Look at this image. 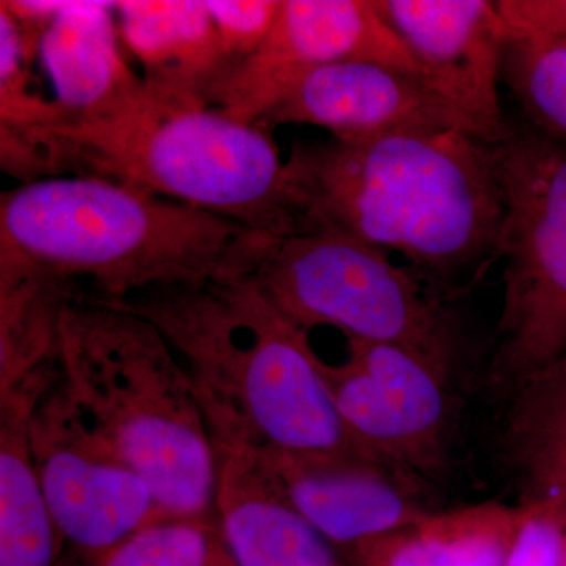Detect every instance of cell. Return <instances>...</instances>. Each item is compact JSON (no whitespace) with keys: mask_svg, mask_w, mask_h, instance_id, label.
Instances as JSON below:
<instances>
[{"mask_svg":"<svg viewBox=\"0 0 566 566\" xmlns=\"http://www.w3.org/2000/svg\"><path fill=\"white\" fill-rule=\"evenodd\" d=\"M259 125L268 132L281 125L318 126L338 140L463 133L490 144L472 118L438 95L422 77L363 61L312 71Z\"/></svg>","mask_w":566,"mask_h":566,"instance_id":"11","label":"cell"},{"mask_svg":"<svg viewBox=\"0 0 566 566\" xmlns=\"http://www.w3.org/2000/svg\"><path fill=\"white\" fill-rule=\"evenodd\" d=\"M253 457L275 490L333 545L354 549L430 512L419 504L408 474L374 458Z\"/></svg>","mask_w":566,"mask_h":566,"instance_id":"13","label":"cell"},{"mask_svg":"<svg viewBox=\"0 0 566 566\" xmlns=\"http://www.w3.org/2000/svg\"><path fill=\"white\" fill-rule=\"evenodd\" d=\"M29 438L55 526L92 560L155 523L150 488L112 450L73 394L32 416Z\"/></svg>","mask_w":566,"mask_h":566,"instance_id":"10","label":"cell"},{"mask_svg":"<svg viewBox=\"0 0 566 566\" xmlns=\"http://www.w3.org/2000/svg\"><path fill=\"white\" fill-rule=\"evenodd\" d=\"M22 180L88 175L283 237L296 227L271 132L142 81L102 114L2 134Z\"/></svg>","mask_w":566,"mask_h":566,"instance_id":"2","label":"cell"},{"mask_svg":"<svg viewBox=\"0 0 566 566\" xmlns=\"http://www.w3.org/2000/svg\"><path fill=\"white\" fill-rule=\"evenodd\" d=\"M491 150L504 202L494 368L517 386L566 357V147L524 126Z\"/></svg>","mask_w":566,"mask_h":566,"instance_id":"6","label":"cell"},{"mask_svg":"<svg viewBox=\"0 0 566 566\" xmlns=\"http://www.w3.org/2000/svg\"><path fill=\"white\" fill-rule=\"evenodd\" d=\"M134 308L207 385H222L260 452L368 457L338 415L308 329L251 275L159 290Z\"/></svg>","mask_w":566,"mask_h":566,"instance_id":"4","label":"cell"},{"mask_svg":"<svg viewBox=\"0 0 566 566\" xmlns=\"http://www.w3.org/2000/svg\"><path fill=\"white\" fill-rule=\"evenodd\" d=\"M491 145L463 133L297 142L285 159L296 229L337 230L431 277L472 270L497 259L504 221Z\"/></svg>","mask_w":566,"mask_h":566,"instance_id":"1","label":"cell"},{"mask_svg":"<svg viewBox=\"0 0 566 566\" xmlns=\"http://www.w3.org/2000/svg\"><path fill=\"white\" fill-rule=\"evenodd\" d=\"M382 20L406 44L420 76L499 144L513 126L499 82L509 25L494 0H375Z\"/></svg>","mask_w":566,"mask_h":566,"instance_id":"12","label":"cell"},{"mask_svg":"<svg viewBox=\"0 0 566 566\" xmlns=\"http://www.w3.org/2000/svg\"><path fill=\"white\" fill-rule=\"evenodd\" d=\"M349 61L381 63L422 77L375 0H281L259 50L223 70L205 102L237 120L259 125L308 73Z\"/></svg>","mask_w":566,"mask_h":566,"instance_id":"8","label":"cell"},{"mask_svg":"<svg viewBox=\"0 0 566 566\" xmlns=\"http://www.w3.org/2000/svg\"><path fill=\"white\" fill-rule=\"evenodd\" d=\"M251 277L305 329L337 327L452 367V329L419 275L349 234L303 226L275 237Z\"/></svg>","mask_w":566,"mask_h":566,"instance_id":"7","label":"cell"},{"mask_svg":"<svg viewBox=\"0 0 566 566\" xmlns=\"http://www.w3.org/2000/svg\"><path fill=\"white\" fill-rule=\"evenodd\" d=\"M62 539L33 463L29 419L9 412L0 450V566H61Z\"/></svg>","mask_w":566,"mask_h":566,"instance_id":"18","label":"cell"},{"mask_svg":"<svg viewBox=\"0 0 566 566\" xmlns=\"http://www.w3.org/2000/svg\"><path fill=\"white\" fill-rule=\"evenodd\" d=\"M516 390L509 439L524 501L566 495V357Z\"/></svg>","mask_w":566,"mask_h":566,"instance_id":"19","label":"cell"},{"mask_svg":"<svg viewBox=\"0 0 566 566\" xmlns=\"http://www.w3.org/2000/svg\"><path fill=\"white\" fill-rule=\"evenodd\" d=\"M39 52L63 120L109 109L144 81L120 52L115 3L29 2Z\"/></svg>","mask_w":566,"mask_h":566,"instance_id":"14","label":"cell"},{"mask_svg":"<svg viewBox=\"0 0 566 566\" xmlns=\"http://www.w3.org/2000/svg\"><path fill=\"white\" fill-rule=\"evenodd\" d=\"M348 340V359L324 364L338 415L368 457L411 475L444 463L450 368L405 346Z\"/></svg>","mask_w":566,"mask_h":566,"instance_id":"9","label":"cell"},{"mask_svg":"<svg viewBox=\"0 0 566 566\" xmlns=\"http://www.w3.org/2000/svg\"><path fill=\"white\" fill-rule=\"evenodd\" d=\"M59 345L73 397L150 488L159 512L192 520L214 497L216 469L188 376L153 324L118 305H63Z\"/></svg>","mask_w":566,"mask_h":566,"instance_id":"5","label":"cell"},{"mask_svg":"<svg viewBox=\"0 0 566 566\" xmlns=\"http://www.w3.org/2000/svg\"><path fill=\"white\" fill-rule=\"evenodd\" d=\"M499 9L512 31L566 41V0H499Z\"/></svg>","mask_w":566,"mask_h":566,"instance_id":"23","label":"cell"},{"mask_svg":"<svg viewBox=\"0 0 566 566\" xmlns=\"http://www.w3.org/2000/svg\"><path fill=\"white\" fill-rule=\"evenodd\" d=\"M520 517V505L497 502L427 512L353 551L363 566H506Z\"/></svg>","mask_w":566,"mask_h":566,"instance_id":"16","label":"cell"},{"mask_svg":"<svg viewBox=\"0 0 566 566\" xmlns=\"http://www.w3.org/2000/svg\"><path fill=\"white\" fill-rule=\"evenodd\" d=\"M279 3L281 2L275 0H207V9L218 33L226 69L243 62L259 50L273 28Z\"/></svg>","mask_w":566,"mask_h":566,"instance_id":"22","label":"cell"},{"mask_svg":"<svg viewBox=\"0 0 566 566\" xmlns=\"http://www.w3.org/2000/svg\"><path fill=\"white\" fill-rule=\"evenodd\" d=\"M255 479L223 494L222 536L233 566H340L333 543L286 502L251 457Z\"/></svg>","mask_w":566,"mask_h":566,"instance_id":"17","label":"cell"},{"mask_svg":"<svg viewBox=\"0 0 566 566\" xmlns=\"http://www.w3.org/2000/svg\"><path fill=\"white\" fill-rule=\"evenodd\" d=\"M122 43L158 91L205 102L208 88L226 69L207 2H115Z\"/></svg>","mask_w":566,"mask_h":566,"instance_id":"15","label":"cell"},{"mask_svg":"<svg viewBox=\"0 0 566 566\" xmlns=\"http://www.w3.org/2000/svg\"><path fill=\"white\" fill-rule=\"evenodd\" d=\"M92 566H233L192 520L155 521L93 558Z\"/></svg>","mask_w":566,"mask_h":566,"instance_id":"21","label":"cell"},{"mask_svg":"<svg viewBox=\"0 0 566 566\" xmlns=\"http://www.w3.org/2000/svg\"><path fill=\"white\" fill-rule=\"evenodd\" d=\"M274 234L123 182L62 175L0 202V264L55 285L87 279L103 301L251 275Z\"/></svg>","mask_w":566,"mask_h":566,"instance_id":"3","label":"cell"},{"mask_svg":"<svg viewBox=\"0 0 566 566\" xmlns=\"http://www.w3.org/2000/svg\"><path fill=\"white\" fill-rule=\"evenodd\" d=\"M502 81L527 126L566 147V41L509 29Z\"/></svg>","mask_w":566,"mask_h":566,"instance_id":"20","label":"cell"}]
</instances>
